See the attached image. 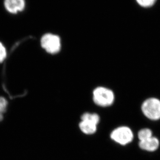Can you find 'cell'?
Here are the masks:
<instances>
[{
	"instance_id": "9c48e42d",
	"label": "cell",
	"mask_w": 160,
	"mask_h": 160,
	"mask_svg": "<svg viewBox=\"0 0 160 160\" xmlns=\"http://www.w3.org/2000/svg\"><path fill=\"white\" fill-rule=\"evenodd\" d=\"M136 1L142 8H148L154 6L157 0H136Z\"/></svg>"
},
{
	"instance_id": "277c9868",
	"label": "cell",
	"mask_w": 160,
	"mask_h": 160,
	"mask_svg": "<svg viewBox=\"0 0 160 160\" xmlns=\"http://www.w3.org/2000/svg\"><path fill=\"white\" fill-rule=\"evenodd\" d=\"M41 44L47 52L55 54L58 52L61 48L60 38L55 34L46 33L42 37Z\"/></svg>"
},
{
	"instance_id": "5b68a950",
	"label": "cell",
	"mask_w": 160,
	"mask_h": 160,
	"mask_svg": "<svg viewBox=\"0 0 160 160\" xmlns=\"http://www.w3.org/2000/svg\"><path fill=\"white\" fill-rule=\"evenodd\" d=\"M111 138L120 145H125L133 139V133L129 128L122 126L114 129L111 134Z\"/></svg>"
},
{
	"instance_id": "30bf717a",
	"label": "cell",
	"mask_w": 160,
	"mask_h": 160,
	"mask_svg": "<svg viewBox=\"0 0 160 160\" xmlns=\"http://www.w3.org/2000/svg\"><path fill=\"white\" fill-rule=\"evenodd\" d=\"M8 102L3 97H0V121L3 118V113L5 112Z\"/></svg>"
},
{
	"instance_id": "ba28073f",
	"label": "cell",
	"mask_w": 160,
	"mask_h": 160,
	"mask_svg": "<svg viewBox=\"0 0 160 160\" xmlns=\"http://www.w3.org/2000/svg\"><path fill=\"white\" fill-rule=\"evenodd\" d=\"M138 137L140 141L145 140L149 138L150 137H152V132L151 129L149 128H143L141 129L138 132Z\"/></svg>"
},
{
	"instance_id": "3957f363",
	"label": "cell",
	"mask_w": 160,
	"mask_h": 160,
	"mask_svg": "<svg viewBox=\"0 0 160 160\" xmlns=\"http://www.w3.org/2000/svg\"><path fill=\"white\" fill-rule=\"evenodd\" d=\"M80 122V129L84 134L90 135L96 132L97 124L99 122V117L96 113H85L81 117Z\"/></svg>"
},
{
	"instance_id": "52a82bcc",
	"label": "cell",
	"mask_w": 160,
	"mask_h": 160,
	"mask_svg": "<svg viewBox=\"0 0 160 160\" xmlns=\"http://www.w3.org/2000/svg\"><path fill=\"white\" fill-rule=\"evenodd\" d=\"M159 140L157 138L151 137L149 138L139 142V147L142 149L148 151H154L159 146Z\"/></svg>"
},
{
	"instance_id": "7a4b0ae2",
	"label": "cell",
	"mask_w": 160,
	"mask_h": 160,
	"mask_svg": "<svg viewBox=\"0 0 160 160\" xmlns=\"http://www.w3.org/2000/svg\"><path fill=\"white\" fill-rule=\"evenodd\" d=\"M93 100L95 103L99 106H109L114 102V94L110 89L99 87L94 91Z\"/></svg>"
},
{
	"instance_id": "8992f818",
	"label": "cell",
	"mask_w": 160,
	"mask_h": 160,
	"mask_svg": "<svg viewBox=\"0 0 160 160\" xmlns=\"http://www.w3.org/2000/svg\"><path fill=\"white\" fill-rule=\"evenodd\" d=\"M5 8L8 12L16 14L23 11L25 7V0H5Z\"/></svg>"
},
{
	"instance_id": "8fae6325",
	"label": "cell",
	"mask_w": 160,
	"mask_h": 160,
	"mask_svg": "<svg viewBox=\"0 0 160 160\" xmlns=\"http://www.w3.org/2000/svg\"><path fill=\"white\" fill-rule=\"evenodd\" d=\"M6 57V51L4 46L0 42V63L4 60Z\"/></svg>"
},
{
	"instance_id": "6da1fadb",
	"label": "cell",
	"mask_w": 160,
	"mask_h": 160,
	"mask_svg": "<svg viewBox=\"0 0 160 160\" xmlns=\"http://www.w3.org/2000/svg\"><path fill=\"white\" fill-rule=\"evenodd\" d=\"M143 114L151 120L160 119V100L156 98H150L144 101L142 106Z\"/></svg>"
}]
</instances>
